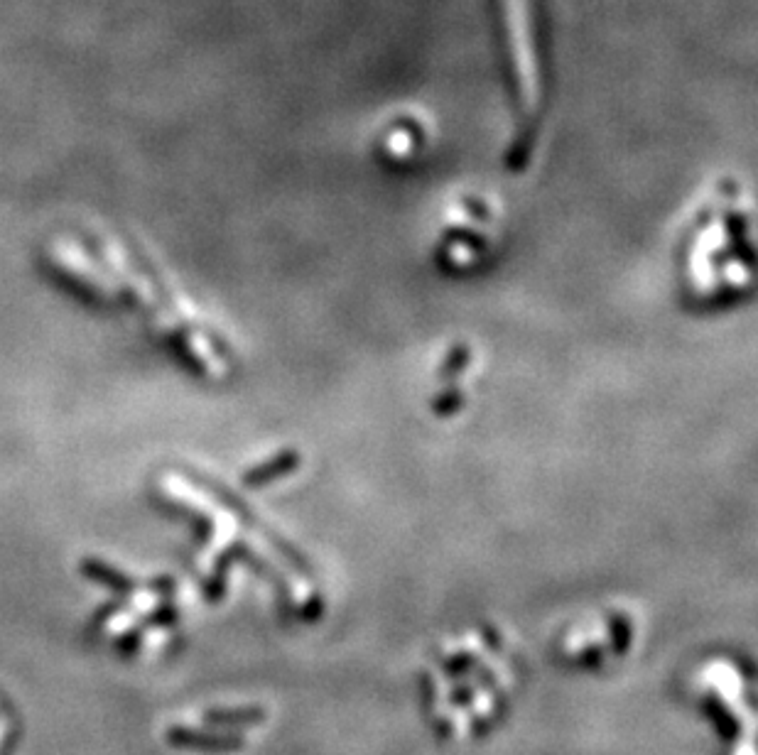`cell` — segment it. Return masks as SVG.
Segmentation results:
<instances>
[{
	"instance_id": "obj_2",
	"label": "cell",
	"mask_w": 758,
	"mask_h": 755,
	"mask_svg": "<svg viewBox=\"0 0 758 755\" xmlns=\"http://www.w3.org/2000/svg\"><path fill=\"white\" fill-rule=\"evenodd\" d=\"M543 10L538 0H498V25L506 57L508 84L516 103L513 162L525 165L535 148L540 118L545 111V52Z\"/></svg>"
},
{
	"instance_id": "obj_3",
	"label": "cell",
	"mask_w": 758,
	"mask_h": 755,
	"mask_svg": "<svg viewBox=\"0 0 758 755\" xmlns=\"http://www.w3.org/2000/svg\"><path fill=\"white\" fill-rule=\"evenodd\" d=\"M84 574L86 577L101 581V584L111 586L113 591H121V594H128L133 589V581L126 579L123 574H118L116 569L106 567L104 562H96V559H86L84 562Z\"/></svg>"
},
{
	"instance_id": "obj_1",
	"label": "cell",
	"mask_w": 758,
	"mask_h": 755,
	"mask_svg": "<svg viewBox=\"0 0 758 755\" xmlns=\"http://www.w3.org/2000/svg\"><path fill=\"white\" fill-rule=\"evenodd\" d=\"M682 280L695 300L714 304L751 285L749 216L734 194L719 192L697 209L682 246Z\"/></svg>"
},
{
	"instance_id": "obj_4",
	"label": "cell",
	"mask_w": 758,
	"mask_h": 755,
	"mask_svg": "<svg viewBox=\"0 0 758 755\" xmlns=\"http://www.w3.org/2000/svg\"><path fill=\"white\" fill-rule=\"evenodd\" d=\"M167 738L180 748H202V751H226V746H234V741H226V738L197 736V733L184 731V729L170 731V736Z\"/></svg>"
},
{
	"instance_id": "obj_6",
	"label": "cell",
	"mask_w": 758,
	"mask_h": 755,
	"mask_svg": "<svg viewBox=\"0 0 758 755\" xmlns=\"http://www.w3.org/2000/svg\"><path fill=\"white\" fill-rule=\"evenodd\" d=\"M153 604H155V599L150 594H138L133 599L135 611H150V608H153Z\"/></svg>"
},
{
	"instance_id": "obj_5",
	"label": "cell",
	"mask_w": 758,
	"mask_h": 755,
	"mask_svg": "<svg viewBox=\"0 0 758 755\" xmlns=\"http://www.w3.org/2000/svg\"><path fill=\"white\" fill-rule=\"evenodd\" d=\"M131 623H133L131 613H121V616H118L116 621L108 623V630H113V633H121V630L126 628V626H131Z\"/></svg>"
},
{
	"instance_id": "obj_7",
	"label": "cell",
	"mask_w": 758,
	"mask_h": 755,
	"mask_svg": "<svg viewBox=\"0 0 758 755\" xmlns=\"http://www.w3.org/2000/svg\"><path fill=\"white\" fill-rule=\"evenodd\" d=\"M3 726H5V724H3V721H0V741H3V733H5Z\"/></svg>"
}]
</instances>
